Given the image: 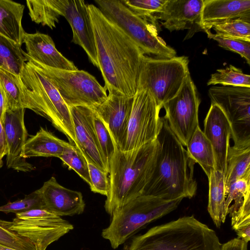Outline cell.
Listing matches in <instances>:
<instances>
[{
    "label": "cell",
    "instance_id": "6da1fadb",
    "mask_svg": "<svg viewBox=\"0 0 250 250\" xmlns=\"http://www.w3.org/2000/svg\"><path fill=\"white\" fill-rule=\"evenodd\" d=\"M94 32L98 68L108 92L115 91L134 97L137 91L145 54L118 26L100 9L88 4Z\"/></svg>",
    "mask_w": 250,
    "mask_h": 250
},
{
    "label": "cell",
    "instance_id": "7a4b0ae2",
    "mask_svg": "<svg viewBox=\"0 0 250 250\" xmlns=\"http://www.w3.org/2000/svg\"><path fill=\"white\" fill-rule=\"evenodd\" d=\"M156 141L154 170L142 195L165 200L191 198L197 190L193 176L195 163L170 128L165 116L160 117Z\"/></svg>",
    "mask_w": 250,
    "mask_h": 250
},
{
    "label": "cell",
    "instance_id": "3957f363",
    "mask_svg": "<svg viewBox=\"0 0 250 250\" xmlns=\"http://www.w3.org/2000/svg\"><path fill=\"white\" fill-rule=\"evenodd\" d=\"M157 147L156 140L136 149H116L109 164L110 189L104 206L109 214L142 195L154 170Z\"/></svg>",
    "mask_w": 250,
    "mask_h": 250
},
{
    "label": "cell",
    "instance_id": "277c9868",
    "mask_svg": "<svg viewBox=\"0 0 250 250\" xmlns=\"http://www.w3.org/2000/svg\"><path fill=\"white\" fill-rule=\"evenodd\" d=\"M221 245L215 231L191 215L155 226L122 250H220Z\"/></svg>",
    "mask_w": 250,
    "mask_h": 250
},
{
    "label": "cell",
    "instance_id": "5b68a950",
    "mask_svg": "<svg viewBox=\"0 0 250 250\" xmlns=\"http://www.w3.org/2000/svg\"><path fill=\"white\" fill-rule=\"evenodd\" d=\"M33 111L46 118L78 147L71 115L59 92L41 69L27 61L20 75Z\"/></svg>",
    "mask_w": 250,
    "mask_h": 250
},
{
    "label": "cell",
    "instance_id": "8992f818",
    "mask_svg": "<svg viewBox=\"0 0 250 250\" xmlns=\"http://www.w3.org/2000/svg\"><path fill=\"white\" fill-rule=\"evenodd\" d=\"M183 199L165 200L141 195L113 212L102 236L116 249L146 224L175 210Z\"/></svg>",
    "mask_w": 250,
    "mask_h": 250
},
{
    "label": "cell",
    "instance_id": "52a82bcc",
    "mask_svg": "<svg viewBox=\"0 0 250 250\" xmlns=\"http://www.w3.org/2000/svg\"><path fill=\"white\" fill-rule=\"evenodd\" d=\"M104 15L118 26L137 45L144 54L169 59L176 51L158 36L156 26L136 15L121 0H95Z\"/></svg>",
    "mask_w": 250,
    "mask_h": 250
},
{
    "label": "cell",
    "instance_id": "ba28073f",
    "mask_svg": "<svg viewBox=\"0 0 250 250\" xmlns=\"http://www.w3.org/2000/svg\"><path fill=\"white\" fill-rule=\"evenodd\" d=\"M188 59L182 56L163 59L144 56L137 90L148 91L161 108L180 90L189 72Z\"/></svg>",
    "mask_w": 250,
    "mask_h": 250
},
{
    "label": "cell",
    "instance_id": "9c48e42d",
    "mask_svg": "<svg viewBox=\"0 0 250 250\" xmlns=\"http://www.w3.org/2000/svg\"><path fill=\"white\" fill-rule=\"evenodd\" d=\"M30 61L38 66L50 81L68 107L85 106L92 108L104 102L106 89L87 71L50 68Z\"/></svg>",
    "mask_w": 250,
    "mask_h": 250
},
{
    "label": "cell",
    "instance_id": "30bf717a",
    "mask_svg": "<svg viewBox=\"0 0 250 250\" xmlns=\"http://www.w3.org/2000/svg\"><path fill=\"white\" fill-rule=\"evenodd\" d=\"M208 94L211 104L222 110L230 123L233 146L250 147V87L212 86Z\"/></svg>",
    "mask_w": 250,
    "mask_h": 250
},
{
    "label": "cell",
    "instance_id": "8fae6325",
    "mask_svg": "<svg viewBox=\"0 0 250 250\" xmlns=\"http://www.w3.org/2000/svg\"><path fill=\"white\" fill-rule=\"evenodd\" d=\"M11 222L9 229L31 241L37 250H46L73 229L67 221L41 208L17 213Z\"/></svg>",
    "mask_w": 250,
    "mask_h": 250
},
{
    "label": "cell",
    "instance_id": "7c38bea8",
    "mask_svg": "<svg viewBox=\"0 0 250 250\" xmlns=\"http://www.w3.org/2000/svg\"><path fill=\"white\" fill-rule=\"evenodd\" d=\"M200 104L197 88L188 73L178 93L163 105L170 128L184 146L199 127Z\"/></svg>",
    "mask_w": 250,
    "mask_h": 250
},
{
    "label": "cell",
    "instance_id": "4fadbf2b",
    "mask_svg": "<svg viewBox=\"0 0 250 250\" xmlns=\"http://www.w3.org/2000/svg\"><path fill=\"white\" fill-rule=\"evenodd\" d=\"M161 108L147 90H137L134 96L125 140L119 149H136L156 140Z\"/></svg>",
    "mask_w": 250,
    "mask_h": 250
},
{
    "label": "cell",
    "instance_id": "5bb4252c",
    "mask_svg": "<svg viewBox=\"0 0 250 250\" xmlns=\"http://www.w3.org/2000/svg\"><path fill=\"white\" fill-rule=\"evenodd\" d=\"M56 9L71 28L72 42L80 45L90 62L98 68L97 54L88 4L83 0H53Z\"/></svg>",
    "mask_w": 250,
    "mask_h": 250
},
{
    "label": "cell",
    "instance_id": "9a60e30c",
    "mask_svg": "<svg viewBox=\"0 0 250 250\" xmlns=\"http://www.w3.org/2000/svg\"><path fill=\"white\" fill-rule=\"evenodd\" d=\"M133 99L112 91L101 104L91 108L108 127L118 149L125 140Z\"/></svg>",
    "mask_w": 250,
    "mask_h": 250
},
{
    "label": "cell",
    "instance_id": "2e32d148",
    "mask_svg": "<svg viewBox=\"0 0 250 250\" xmlns=\"http://www.w3.org/2000/svg\"><path fill=\"white\" fill-rule=\"evenodd\" d=\"M78 147L86 161L102 171L109 172L103 156L93 123V110L85 106L69 107Z\"/></svg>",
    "mask_w": 250,
    "mask_h": 250
},
{
    "label": "cell",
    "instance_id": "e0dca14e",
    "mask_svg": "<svg viewBox=\"0 0 250 250\" xmlns=\"http://www.w3.org/2000/svg\"><path fill=\"white\" fill-rule=\"evenodd\" d=\"M25 110V108H21L6 111L3 125L7 146V168L18 171L30 172L35 168L21 156L28 135L24 124Z\"/></svg>",
    "mask_w": 250,
    "mask_h": 250
},
{
    "label": "cell",
    "instance_id": "ac0fdd59",
    "mask_svg": "<svg viewBox=\"0 0 250 250\" xmlns=\"http://www.w3.org/2000/svg\"><path fill=\"white\" fill-rule=\"evenodd\" d=\"M203 132L213 149L215 170L225 175L231 129L227 117L217 105L211 104L204 120Z\"/></svg>",
    "mask_w": 250,
    "mask_h": 250
},
{
    "label": "cell",
    "instance_id": "d6986e66",
    "mask_svg": "<svg viewBox=\"0 0 250 250\" xmlns=\"http://www.w3.org/2000/svg\"><path fill=\"white\" fill-rule=\"evenodd\" d=\"M37 190L45 209L57 216H73L84 211L85 203L81 192L62 187L54 177Z\"/></svg>",
    "mask_w": 250,
    "mask_h": 250
},
{
    "label": "cell",
    "instance_id": "ffe728a7",
    "mask_svg": "<svg viewBox=\"0 0 250 250\" xmlns=\"http://www.w3.org/2000/svg\"><path fill=\"white\" fill-rule=\"evenodd\" d=\"M23 43L25 44L26 52L22 50V54L26 59L55 69H78L72 61L57 50L53 40L47 34L38 32L35 33L25 32Z\"/></svg>",
    "mask_w": 250,
    "mask_h": 250
},
{
    "label": "cell",
    "instance_id": "44dd1931",
    "mask_svg": "<svg viewBox=\"0 0 250 250\" xmlns=\"http://www.w3.org/2000/svg\"><path fill=\"white\" fill-rule=\"evenodd\" d=\"M237 19L250 21V0H204L199 26L208 35L214 26Z\"/></svg>",
    "mask_w": 250,
    "mask_h": 250
},
{
    "label": "cell",
    "instance_id": "7402d4cb",
    "mask_svg": "<svg viewBox=\"0 0 250 250\" xmlns=\"http://www.w3.org/2000/svg\"><path fill=\"white\" fill-rule=\"evenodd\" d=\"M204 0H167L162 10L153 15L156 21L169 31L188 28L194 23L199 25Z\"/></svg>",
    "mask_w": 250,
    "mask_h": 250
},
{
    "label": "cell",
    "instance_id": "603a6c76",
    "mask_svg": "<svg viewBox=\"0 0 250 250\" xmlns=\"http://www.w3.org/2000/svg\"><path fill=\"white\" fill-rule=\"evenodd\" d=\"M225 210L232 229L250 221V178L238 180L225 190Z\"/></svg>",
    "mask_w": 250,
    "mask_h": 250
},
{
    "label": "cell",
    "instance_id": "cb8c5ba5",
    "mask_svg": "<svg viewBox=\"0 0 250 250\" xmlns=\"http://www.w3.org/2000/svg\"><path fill=\"white\" fill-rule=\"evenodd\" d=\"M70 145L55 136L51 132L41 127L37 133L27 139L21 156L25 158L33 157H59L65 147Z\"/></svg>",
    "mask_w": 250,
    "mask_h": 250
},
{
    "label": "cell",
    "instance_id": "d4e9b609",
    "mask_svg": "<svg viewBox=\"0 0 250 250\" xmlns=\"http://www.w3.org/2000/svg\"><path fill=\"white\" fill-rule=\"evenodd\" d=\"M24 5L10 0H0V34L21 46L25 32L21 20Z\"/></svg>",
    "mask_w": 250,
    "mask_h": 250
},
{
    "label": "cell",
    "instance_id": "484cf974",
    "mask_svg": "<svg viewBox=\"0 0 250 250\" xmlns=\"http://www.w3.org/2000/svg\"><path fill=\"white\" fill-rule=\"evenodd\" d=\"M209 184L208 210L217 228L224 223L227 216L225 210L224 174L214 170L208 178Z\"/></svg>",
    "mask_w": 250,
    "mask_h": 250
},
{
    "label": "cell",
    "instance_id": "4316f807",
    "mask_svg": "<svg viewBox=\"0 0 250 250\" xmlns=\"http://www.w3.org/2000/svg\"><path fill=\"white\" fill-rule=\"evenodd\" d=\"M0 84L5 95L6 111L21 108L33 110L20 77L0 69Z\"/></svg>",
    "mask_w": 250,
    "mask_h": 250
},
{
    "label": "cell",
    "instance_id": "83f0119b",
    "mask_svg": "<svg viewBox=\"0 0 250 250\" xmlns=\"http://www.w3.org/2000/svg\"><path fill=\"white\" fill-rule=\"evenodd\" d=\"M189 157L202 167L208 178L215 170V159L211 145L198 127L186 146Z\"/></svg>",
    "mask_w": 250,
    "mask_h": 250
},
{
    "label": "cell",
    "instance_id": "f1b7e54d",
    "mask_svg": "<svg viewBox=\"0 0 250 250\" xmlns=\"http://www.w3.org/2000/svg\"><path fill=\"white\" fill-rule=\"evenodd\" d=\"M224 177L225 190L238 180L250 178V147H229Z\"/></svg>",
    "mask_w": 250,
    "mask_h": 250
},
{
    "label": "cell",
    "instance_id": "f546056e",
    "mask_svg": "<svg viewBox=\"0 0 250 250\" xmlns=\"http://www.w3.org/2000/svg\"><path fill=\"white\" fill-rule=\"evenodd\" d=\"M26 62L21 46L0 34V69L20 77Z\"/></svg>",
    "mask_w": 250,
    "mask_h": 250
},
{
    "label": "cell",
    "instance_id": "4dcf8cb0",
    "mask_svg": "<svg viewBox=\"0 0 250 250\" xmlns=\"http://www.w3.org/2000/svg\"><path fill=\"white\" fill-rule=\"evenodd\" d=\"M26 5L31 20L53 29L60 16L53 0H27Z\"/></svg>",
    "mask_w": 250,
    "mask_h": 250
},
{
    "label": "cell",
    "instance_id": "1f68e13d",
    "mask_svg": "<svg viewBox=\"0 0 250 250\" xmlns=\"http://www.w3.org/2000/svg\"><path fill=\"white\" fill-rule=\"evenodd\" d=\"M218 84L250 87V76L244 73L241 69L229 65L225 68L217 69L207 82L208 85Z\"/></svg>",
    "mask_w": 250,
    "mask_h": 250
},
{
    "label": "cell",
    "instance_id": "d6a6232c",
    "mask_svg": "<svg viewBox=\"0 0 250 250\" xmlns=\"http://www.w3.org/2000/svg\"><path fill=\"white\" fill-rule=\"evenodd\" d=\"M69 169L74 170L89 186L91 185L87 162L80 149L74 144L64 148L59 157Z\"/></svg>",
    "mask_w": 250,
    "mask_h": 250
},
{
    "label": "cell",
    "instance_id": "836d02e7",
    "mask_svg": "<svg viewBox=\"0 0 250 250\" xmlns=\"http://www.w3.org/2000/svg\"><path fill=\"white\" fill-rule=\"evenodd\" d=\"M216 35L250 42V21L237 19L216 25Z\"/></svg>",
    "mask_w": 250,
    "mask_h": 250
},
{
    "label": "cell",
    "instance_id": "e575fe53",
    "mask_svg": "<svg viewBox=\"0 0 250 250\" xmlns=\"http://www.w3.org/2000/svg\"><path fill=\"white\" fill-rule=\"evenodd\" d=\"M93 123L103 156L109 169L110 163L117 148L108 127L94 111Z\"/></svg>",
    "mask_w": 250,
    "mask_h": 250
},
{
    "label": "cell",
    "instance_id": "d590c367",
    "mask_svg": "<svg viewBox=\"0 0 250 250\" xmlns=\"http://www.w3.org/2000/svg\"><path fill=\"white\" fill-rule=\"evenodd\" d=\"M136 15L151 22L156 21L154 15L162 10L167 0H121Z\"/></svg>",
    "mask_w": 250,
    "mask_h": 250
},
{
    "label": "cell",
    "instance_id": "8d00e7d4",
    "mask_svg": "<svg viewBox=\"0 0 250 250\" xmlns=\"http://www.w3.org/2000/svg\"><path fill=\"white\" fill-rule=\"evenodd\" d=\"M11 223L0 219V243L16 250H37L31 241L9 229Z\"/></svg>",
    "mask_w": 250,
    "mask_h": 250
},
{
    "label": "cell",
    "instance_id": "74e56055",
    "mask_svg": "<svg viewBox=\"0 0 250 250\" xmlns=\"http://www.w3.org/2000/svg\"><path fill=\"white\" fill-rule=\"evenodd\" d=\"M45 209L42 199L37 190L26 195L24 198L0 206V211L5 213H19L31 209Z\"/></svg>",
    "mask_w": 250,
    "mask_h": 250
},
{
    "label": "cell",
    "instance_id": "f35d334b",
    "mask_svg": "<svg viewBox=\"0 0 250 250\" xmlns=\"http://www.w3.org/2000/svg\"><path fill=\"white\" fill-rule=\"evenodd\" d=\"M216 41L219 46L239 54L250 64V42L219 36L212 33L208 35Z\"/></svg>",
    "mask_w": 250,
    "mask_h": 250
},
{
    "label": "cell",
    "instance_id": "ab89813d",
    "mask_svg": "<svg viewBox=\"0 0 250 250\" xmlns=\"http://www.w3.org/2000/svg\"><path fill=\"white\" fill-rule=\"evenodd\" d=\"M87 163L91 182V190L107 196L110 189L109 179L107 177V173L93 164L88 162Z\"/></svg>",
    "mask_w": 250,
    "mask_h": 250
},
{
    "label": "cell",
    "instance_id": "60d3db41",
    "mask_svg": "<svg viewBox=\"0 0 250 250\" xmlns=\"http://www.w3.org/2000/svg\"><path fill=\"white\" fill-rule=\"evenodd\" d=\"M248 243L237 237L222 244L220 250H248Z\"/></svg>",
    "mask_w": 250,
    "mask_h": 250
},
{
    "label": "cell",
    "instance_id": "b9f144b4",
    "mask_svg": "<svg viewBox=\"0 0 250 250\" xmlns=\"http://www.w3.org/2000/svg\"><path fill=\"white\" fill-rule=\"evenodd\" d=\"M7 152L6 135L3 125L0 120V168L3 166L2 159Z\"/></svg>",
    "mask_w": 250,
    "mask_h": 250
},
{
    "label": "cell",
    "instance_id": "7bdbcfd3",
    "mask_svg": "<svg viewBox=\"0 0 250 250\" xmlns=\"http://www.w3.org/2000/svg\"><path fill=\"white\" fill-rule=\"evenodd\" d=\"M233 229L236 232L238 238L249 242L250 239V224L239 225Z\"/></svg>",
    "mask_w": 250,
    "mask_h": 250
},
{
    "label": "cell",
    "instance_id": "ee69618b",
    "mask_svg": "<svg viewBox=\"0 0 250 250\" xmlns=\"http://www.w3.org/2000/svg\"><path fill=\"white\" fill-rule=\"evenodd\" d=\"M6 112V98L3 89L0 84V120L4 123Z\"/></svg>",
    "mask_w": 250,
    "mask_h": 250
}]
</instances>
